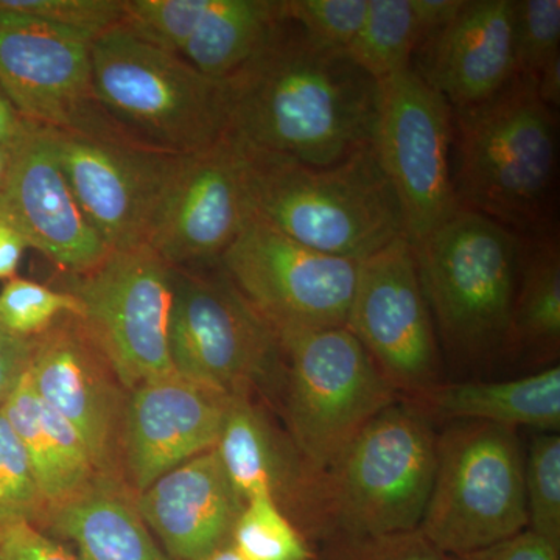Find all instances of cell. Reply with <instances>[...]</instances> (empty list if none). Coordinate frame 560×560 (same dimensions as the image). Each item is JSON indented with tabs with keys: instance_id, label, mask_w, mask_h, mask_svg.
Returning a JSON list of instances; mask_svg holds the SVG:
<instances>
[{
	"instance_id": "6",
	"label": "cell",
	"mask_w": 560,
	"mask_h": 560,
	"mask_svg": "<svg viewBox=\"0 0 560 560\" xmlns=\"http://www.w3.org/2000/svg\"><path fill=\"white\" fill-rule=\"evenodd\" d=\"M436 442L434 423L407 400L378 412L323 474L324 541L418 529L436 470Z\"/></svg>"
},
{
	"instance_id": "29",
	"label": "cell",
	"mask_w": 560,
	"mask_h": 560,
	"mask_svg": "<svg viewBox=\"0 0 560 560\" xmlns=\"http://www.w3.org/2000/svg\"><path fill=\"white\" fill-rule=\"evenodd\" d=\"M231 545L245 560H313L315 550L270 497L243 506Z\"/></svg>"
},
{
	"instance_id": "26",
	"label": "cell",
	"mask_w": 560,
	"mask_h": 560,
	"mask_svg": "<svg viewBox=\"0 0 560 560\" xmlns=\"http://www.w3.org/2000/svg\"><path fill=\"white\" fill-rule=\"evenodd\" d=\"M521 275L512 318L514 357L547 364L560 349V248L558 230L521 237Z\"/></svg>"
},
{
	"instance_id": "40",
	"label": "cell",
	"mask_w": 560,
	"mask_h": 560,
	"mask_svg": "<svg viewBox=\"0 0 560 560\" xmlns=\"http://www.w3.org/2000/svg\"><path fill=\"white\" fill-rule=\"evenodd\" d=\"M33 341L14 337L0 327V408L28 370Z\"/></svg>"
},
{
	"instance_id": "34",
	"label": "cell",
	"mask_w": 560,
	"mask_h": 560,
	"mask_svg": "<svg viewBox=\"0 0 560 560\" xmlns=\"http://www.w3.org/2000/svg\"><path fill=\"white\" fill-rule=\"evenodd\" d=\"M514 51L517 75L534 80L559 57V0H514Z\"/></svg>"
},
{
	"instance_id": "46",
	"label": "cell",
	"mask_w": 560,
	"mask_h": 560,
	"mask_svg": "<svg viewBox=\"0 0 560 560\" xmlns=\"http://www.w3.org/2000/svg\"><path fill=\"white\" fill-rule=\"evenodd\" d=\"M206 560H245L238 555L237 551L232 548V545H226V547L220 548L215 552L209 556Z\"/></svg>"
},
{
	"instance_id": "28",
	"label": "cell",
	"mask_w": 560,
	"mask_h": 560,
	"mask_svg": "<svg viewBox=\"0 0 560 560\" xmlns=\"http://www.w3.org/2000/svg\"><path fill=\"white\" fill-rule=\"evenodd\" d=\"M420 44L411 0H370L359 35L346 50L375 81L410 68Z\"/></svg>"
},
{
	"instance_id": "38",
	"label": "cell",
	"mask_w": 560,
	"mask_h": 560,
	"mask_svg": "<svg viewBox=\"0 0 560 560\" xmlns=\"http://www.w3.org/2000/svg\"><path fill=\"white\" fill-rule=\"evenodd\" d=\"M0 560H79L38 526L18 523L0 530Z\"/></svg>"
},
{
	"instance_id": "12",
	"label": "cell",
	"mask_w": 560,
	"mask_h": 560,
	"mask_svg": "<svg viewBox=\"0 0 560 560\" xmlns=\"http://www.w3.org/2000/svg\"><path fill=\"white\" fill-rule=\"evenodd\" d=\"M377 83L374 149L400 202L405 237L416 246L458 210L452 108L411 66Z\"/></svg>"
},
{
	"instance_id": "37",
	"label": "cell",
	"mask_w": 560,
	"mask_h": 560,
	"mask_svg": "<svg viewBox=\"0 0 560 560\" xmlns=\"http://www.w3.org/2000/svg\"><path fill=\"white\" fill-rule=\"evenodd\" d=\"M313 560H447L419 529L360 539H331L315 548Z\"/></svg>"
},
{
	"instance_id": "36",
	"label": "cell",
	"mask_w": 560,
	"mask_h": 560,
	"mask_svg": "<svg viewBox=\"0 0 560 560\" xmlns=\"http://www.w3.org/2000/svg\"><path fill=\"white\" fill-rule=\"evenodd\" d=\"M370 0H283V13L320 47L348 50L366 18Z\"/></svg>"
},
{
	"instance_id": "9",
	"label": "cell",
	"mask_w": 560,
	"mask_h": 560,
	"mask_svg": "<svg viewBox=\"0 0 560 560\" xmlns=\"http://www.w3.org/2000/svg\"><path fill=\"white\" fill-rule=\"evenodd\" d=\"M168 352L176 375L230 397L282 374L278 337L220 267L175 270Z\"/></svg>"
},
{
	"instance_id": "8",
	"label": "cell",
	"mask_w": 560,
	"mask_h": 560,
	"mask_svg": "<svg viewBox=\"0 0 560 560\" xmlns=\"http://www.w3.org/2000/svg\"><path fill=\"white\" fill-rule=\"evenodd\" d=\"M287 436L324 474L378 412L400 399L348 327L276 335Z\"/></svg>"
},
{
	"instance_id": "39",
	"label": "cell",
	"mask_w": 560,
	"mask_h": 560,
	"mask_svg": "<svg viewBox=\"0 0 560 560\" xmlns=\"http://www.w3.org/2000/svg\"><path fill=\"white\" fill-rule=\"evenodd\" d=\"M447 560H560V551L536 536L533 530L526 529L485 550L453 556Z\"/></svg>"
},
{
	"instance_id": "43",
	"label": "cell",
	"mask_w": 560,
	"mask_h": 560,
	"mask_svg": "<svg viewBox=\"0 0 560 560\" xmlns=\"http://www.w3.org/2000/svg\"><path fill=\"white\" fill-rule=\"evenodd\" d=\"M31 127V121L21 116L9 95L0 88V143L20 142Z\"/></svg>"
},
{
	"instance_id": "13",
	"label": "cell",
	"mask_w": 560,
	"mask_h": 560,
	"mask_svg": "<svg viewBox=\"0 0 560 560\" xmlns=\"http://www.w3.org/2000/svg\"><path fill=\"white\" fill-rule=\"evenodd\" d=\"M350 334L400 399L442 382V350L407 237L360 261Z\"/></svg>"
},
{
	"instance_id": "4",
	"label": "cell",
	"mask_w": 560,
	"mask_h": 560,
	"mask_svg": "<svg viewBox=\"0 0 560 560\" xmlns=\"http://www.w3.org/2000/svg\"><path fill=\"white\" fill-rule=\"evenodd\" d=\"M521 250L517 234L463 209L412 246L441 350L453 363L485 368L514 359Z\"/></svg>"
},
{
	"instance_id": "33",
	"label": "cell",
	"mask_w": 560,
	"mask_h": 560,
	"mask_svg": "<svg viewBox=\"0 0 560 560\" xmlns=\"http://www.w3.org/2000/svg\"><path fill=\"white\" fill-rule=\"evenodd\" d=\"M0 10L77 33L91 43L125 22V0H0Z\"/></svg>"
},
{
	"instance_id": "24",
	"label": "cell",
	"mask_w": 560,
	"mask_h": 560,
	"mask_svg": "<svg viewBox=\"0 0 560 560\" xmlns=\"http://www.w3.org/2000/svg\"><path fill=\"white\" fill-rule=\"evenodd\" d=\"M72 541L80 560H176L158 545L124 481L97 477L47 512L46 523Z\"/></svg>"
},
{
	"instance_id": "3",
	"label": "cell",
	"mask_w": 560,
	"mask_h": 560,
	"mask_svg": "<svg viewBox=\"0 0 560 560\" xmlns=\"http://www.w3.org/2000/svg\"><path fill=\"white\" fill-rule=\"evenodd\" d=\"M242 150L254 213L293 241L361 261L405 237L400 202L374 143L326 167Z\"/></svg>"
},
{
	"instance_id": "5",
	"label": "cell",
	"mask_w": 560,
	"mask_h": 560,
	"mask_svg": "<svg viewBox=\"0 0 560 560\" xmlns=\"http://www.w3.org/2000/svg\"><path fill=\"white\" fill-rule=\"evenodd\" d=\"M91 65L98 105L131 142L186 156L226 136L224 81L124 24L92 40Z\"/></svg>"
},
{
	"instance_id": "1",
	"label": "cell",
	"mask_w": 560,
	"mask_h": 560,
	"mask_svg": "<svg viewBox=\"0 0 560 560\" xmlns=\"http://www.w3.org/2000/svg\"><path fill=\"white\" fill-rule=\"evenodd\" d=\"M223 81L226 136L243 149L326 167L374 143L377 81L287 16Z\"/></svg>"
},
{
	"instance_id": "41",
	"label": "cell",
	"mask_w": 560,
	"mask_h": 560,
	"mask_svg": "<svg viewBox=\"0 0 560 560\" xmlns=\"http://www.w3.org/2000/svg\"><path fill=\"white\" fill-rule=\"evenodd\" d=\"M411 5L418 22L420 44H423L455 20L464 0H411Z\"/></svg>"
},
{
	"instance_id": "14",
	"label": "cell",
	"mask_w": 560,
	"mask_h": 560,
	"mask_svg": "<svg viewBox=\"0 0 560 560\" xmlns=\"http://www.w3.org/2000/svg\"><path fill=\"white\" fill-rule=\"evenodd\" d=\"M0 88L33 125L128 140L98 105L91 40L77 33L0 10Z\"/></svg>"
},
{
	"instance_id": "44",
	"label": "cell",
	"mask_w": 560,
	"mask_h": 560,
	"mask_svg": "<svg viewBox=\"0 0 560 560\" xmlns=\"http://www.w3.org/2000/svg\"><path fill=\"white\" fill-rule=\"evenodd\" d=\"M537 95L548 108L559 109L560 106V55L548 62L536 77Z\"/></svg>"
},
{
	"instance_id": "11",
	"label": "cell",
	"mask_w": 560,
	"mask_h": 560,
	"mask_svg": "<svg viewBox=\"0 0 560 560\" xmlns=\"http://www.w3.org/2000/svg\"><path fill=\"white\" fill-rule=\"evenodd\" d=\"M220 268L279 335L346 327L360 261L308 248L254 213Z\"/></svg>"
},
{
	"instance_id": "30",
	"label": "cell",
	"mask_w": 560,
	"mask_h": 560,
	"mask_svg": "<svg viewBox=\"0 0 560 560\" xmlns=\"http://www.w3.org/2000/svg\"><path fill=\"white\" fill-rule=\"evenodd\" d=\"M528 529L560 551V433H534L525 453Z\"/></svg>"
},
{
	"instance_id": "18",
	"label": "cell",
	"mask_w": 560,
	"mask_h": 560,
	"mask_svg": "<svg viewBox=\"0 0 560 560\" xmlns=\"http://www.w3.org/2000/svg\"><path fill=\"white\" fill-rule=\"evenodd\" d=\"M230 396L171 374L128 390L121 481L139 495L158 478L215 448Z\"/></svg>"
},
{
	"instance_id": "25",
	"label": "cell",
	"mask_w": 560,
	"mask_h": 560,
	"mask_svg": "<svg viewBox=\"0 0 560 560\" xmlns=\"http://www.w3.org/2000/svg\"><path fill=\"white\" fill-rule=\"evenodd\" d=\"M2 411L27 453L47 510L79 495L101 477L80 434L39 399L28 372L3 401Z\"/></svg>"
},
{
	"instance_id": "7",
	"label": "cell",
	"mask_w": 560,
	"mask_h": 560,
	"mask_svg": "<svg viewBox=\"0 0 560 560\" xmlns=\"http://www.w3.org/2000/svg\"><path fill=\"white\" fill-rule=\"evenodd\" d=\"M419 533L447 558L485 550L528 529L525 451L518 430L447 423Z\"/></svg>"
},
{
	"instance_id": "16",
	"label": "cell",
	"mask_w": 560,
	"mask_h": 560,
	"mask_svg": "<svg viewBox=\"0 0 560 560\" xmlns=\"http://www.w3.org/2000/svg\"><path fill=\"white\" fill-rule=\"evenodd\" d=\"M253 217L245 151L224 136L180 158L147 246L175 270H209Z\"/></svg>"
},
{
	"instance_id": "35",
	"label": "cell",
	"mask_w": 560,
	"mask_h": 560,
	"mask_svg": "<svg viewBox=\"0 0 560 560\" xmlns=\"http://www.w3.org/2000/svg\"><path fill=\"white\" fill-rule=\"evenodd\" d=\"M206 0H125L124 25L154 46L180 55Z\"/></svg>"
},
{
	"instance_id": "32",
	"label": "cell",
	"mask_w": 560,
	"mask_h": 560,
	"mask_svg": "<svg viewBox=\"0 0 560 560\" xmlns=\"http://www.w3.org/2000/svg\"><path fill=\"white\" fill-rule=\"evenodd\" d=\"M47 511L27 453L0 408V530L18 523L40 528Z\"/></svg>"
},
{
	"instance_id": "19",
	"label": "cell",
	"mask_w": 560,
	"mask_h": 560,
	"mask_svg": "<svg viewBox=\"0 0 560 560\" xmlns=\"http://www.w3.org/2000/svg\"><path fill=\"white\" fill-rule=\"evenodd\" d=\"M0 215L18 228L28 248L39 250L62 275H84L109 256L73 197L50 130L38 125L32 124L18 143L0 194Z\"/></svg>"
},
{
	"instance_id": "2",
	"label": "cell",
	"mask_w": 560,
	"mask_h": 560,
	"mask_svg": "<svg viewBox=\"0 0 560 560\" xmlns=\"http://www.w3.org/2000/svg\"><path fill=\"white\" fill-rule=\"evenodd\" d=\"M452 114L458 209L518 237L558 230V117L537 95L536 80L515 75L489 101Z\"/></svg>"
},
{
	"instance_id": "10",
	"label": "cell",
	"mask_w": 560,
	"mask_h": 560,
	"mask_svg": "<svg viewBox=\"0 0 560 560\" xmlns=\"http://www.w3.org/2000/svg\"><path fill=\"white\" fill-rule=\"evenodd\" d=\"M175 268L149 246L110 250L94 270L62 275L60 289L81 305V320L105 353L121 385L175 374L168 327Z\"/></svg>"
},
{
	"instance_id": "20",
	"label": "cell",
	"mask_w": 560,
	"mask_h": 560,
	"mask_svg": "<svg viewBox=\"0 0 560 560\" xmlns=\"http://www.w3.org/2000/svg\"><path fill=\"white\" fill-rule=\"evenodd\" d=\"M242 500L270 497L308 544L326 539L323 474L302 459L287 433L272 427L253 397H231L215 445Z\"/></svg>"
},
{
	"instance_id": "23",
	"label": "cell",
	"mask_w": 560,
	"mask_h": 560,
	"mask_svg": "<svg viewBox=\"0 0 560 560\" xmlns=\"http://www.w3.org/2000/svg\"><path fill=\"white\" fill-rule=\"evenodd\" d=\"M431 422H486L534 433L560 431V368L506 381L441 382L404 399Z\"/></svg>"
},
{
	"instance_id": "15",
	"label": "cell",
	"mask_w": 560,
	"mask_h": 560,
	"mask_svg": "<svg viewBox=\"0 0 560 560\" xmlns=\"http://www.w3.org/2000/svg\"><path fill=\"white\" fill-rule=\"evenodd\" d=\"M50 135L73 197L108 249L149 245L183 156L125 139L51 130Z\"/></svg>"
},
{
	"instance_id": "45",
	"label": "cell",
	"mask_w": 560,
	"mask_h": 560,
	"mask_svg": "<svg viewBox=\"0 0 560 560\" xmlns=\"http://www.w3.org/2000/svg\"><path fill=\"white\" fill-rule=\"evenodd\" d=\"M18 143L20 142L0 143V194H2L7 179H9L14 154H16Z\"/></svg>"
},
{
	"instance_id": "27",
	"label": "cell",
	"mask_w": 560,
	"mask_h": 560,
	"mask_svg": "<svg viewBox=\"0 0 560 560\" xmlns=\"http://www.w3.org/2000/svg\"><path fill=\"white\" fill-rule=\"evenodd\" d=\"M283 16V0H206L180 57L210 79L226 80L256 54Z\"/></svg>"
},
{
	"instance_id": "31",
	"label": "cell",
	"mask_w": 560,
	"mask_h": 560,
	"mask_svg": "<svg viewBox=\"0 0 560 560\" xmlns=\"http://www.w3.org/2000/svg\"><path fill=\"white\" fill-rule=\"evenodd\" d=\"M81 316L80 302L62 289L14 278L0 290V327L24 340H35L61 316Z\"/></svg>"
},
{
	"instance_id": "22",
	"label": "cell",
	"mask_w": 560,
	"mask_h": 560,
	"mask_svg": "<svg viewBox=\"0 0 560 560\" xmlns=\"http://www.w3.org/2000/svg\"><path fill=\"white\" fill-rule=\"evenodd\" d=\"M135 501L142 521L176 560H206L230 545L245 506L215 448L162 475Z\"/></svg>"
},
{
	"instance_id": "42",
	"label": "cell",
	"mask_w": 560,
	"mask_h": 560,
	"mask_svg": "<svg viewBox=\"0 0 560 560\" xmlns=\"http://www.w3.org/2000/svg\"><path fill=\"white\" fill-rule=\"evenodd\" d=\"M28 243L11 221L0 215V280L16 278Z\"/></svg>"
},
{
	"instance_id": "21",
	"label": "cell",
	"mask_w": 560,
	"mask_h": 560,
	"mask_svg": "<svg viewBox=\"0 0 560 560\" xmlns=\"http://www.w3.org/2000/svg\"><path fill=\"white\" fill-rule=\"evenodd\" d=\"M412 60L452 110L489 101L517 75L514 0H464L455 20L420 44Z\"/></svg>"
},
{
	"instance_id": "17",
	"label": "cell",
	"mask_w": 560,
	"mask_h": 560,
	"mask_svg": "<svg viewBox=\"0 0 560 560\" xmlns=\"http://www.w3.org/2000/svg\"><path fill=\"white\" fill-rule=\"evenodd\" d=\"M27 372L39 399L80 434L97 474L121 481L128 390L80 316H61L35 338Z\"/></svg>"
}]
</instances>
